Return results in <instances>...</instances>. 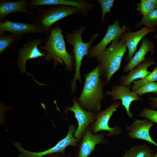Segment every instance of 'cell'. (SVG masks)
I'll list each match as a JSON object with an SVG mask.
<instances>
[{
	"instance_id": "1",
	"label": "cell",
	"mask_w": 157,
	"mask_h": 157,
	"mask_svg": "<svg viewBox=\"0 0 157 157\" xmlns=\"http://www.w3.org/2000/svg\"><path fill=\"white\" fill-rule=\"evenodd\" d=\"M84 77L83 88L77 101L85 110L96 113L100 110L101 101L105 97L103 89L106 83L100 75L98 65L85 74Z\"/></svg>"
},
{
	"instance_id": "2",
	"label": "cell",
	"mask_w": 157,
	"mask_h": 157,
	"mask_svg": "<svg viewBox=\"0 0 157 157\" xmlns=\"http://www.w3.org/2000/svg\"><path fill=\"white\" fill-rule=\"evenodd\" d=\"M63 31L58 23H56L55 28L50 30V34L44 40V46L40 45L39 47L42 50H45L47 53L44 59L48 62L54 60V66L59 63L66 65V70L71 71L75 65L73 53H69L65 47Z\"/></svg>"
},
{
	"instance_id": "3",
	"label": "cell",
	"mask_w": 157,
	"mask_h": 157,
	"mask_svg": "<svg viewBox=\"0 0 157 157\" xmlns=\"http://www.w3.org/2000/svg\"><path fill=\"white\" fill-rule=\"evenodd\" d=\"M127 49L123 33L113 41L100 56L96 58L100 75L106 83H109L113 75L119 70Z\"/></svg>"
},
{
	"instance_id": "4",
	"label": "cell",
	"mask_w": 157,
	"mask_h": 157,
	"mask_svg": "<svg viewBox=\"0 0 157 157\" xmlns=\"http://www.w3.org/2000/svg\"><path fill=\"white\" fill-rule=\"evenodd\" d=\"M85 30V27L82 26L79 29L74 30L72 33H67V42L68 44L73 47L75 60V74L71 85V91L74 93H75L76 89L77 81L78 80L81 84L82 83L80 72L82 61L84 56L88 55L91 45L99 35V33L94 34L89 42H84L82 40L81 35Z\"/></svg>"
},
{
	"instance_id": "5",
	"label": "cell",
	"mask_w": 157,
	"mask_h": 157,
	"mask_svg": "<svg viewBox=\"0 0 157 157\" xmlns=\"http://www.w3.org/2000/svg\"><path fill=\"white\" fill-rule=\"evenodd\" d=\"M51 6L39 10V13L33 20L34 23L39 25L43 28L46 36L49 35L50 28L58 21L72 15L82 14L79 9L74 7Z\"/></svg>"
},
{
	"instance_id": "6",
	"label": "cell",
	"mask_w": 157,
	"mask_h": 157,
	"mask_svg": "<svg viewBox=\"0 0 157 157\" xmlns=\"http://www.w3.org/2000/svg\"><path fill=\"white\" fill-rule=\"evenodd\" d=\"M68 130L67 134L64 138L58 141L53 147L42 151L34 152L27 151L22 147L19 142L13 141L14 145L20 153L18 154V157H43L56 153H60L65 155V150L67 147L69 146L76 147L79 142L73 136V134L76 130L75 126L73 124L69 125Z\"/></svg>"
},
{
	"instance_id": "7",
	"label": "cell",
	"mask_w": 157,
	"mask_h": 157,
	"mask_svg": "<svg viewBox=\"0 0 157 157\" xmlns=\"http://www.w3.org/2000/svg\"><path fill=\"white\" fill-rule=\"evenodd\" d=\"M122 105L121 101H115L105 110L96 112L95 120L89 126L92 131L94 133L100 131H108L106 135L108 137L121 134L122 131V128L118 126L110 127L109 123L114 113Z\"/></svg>"
},
{
	"instance_id": "8",
	"label": "cell",
	"mask_w": 157,
	"mask_h": 157,
	"mask_svg": "<svg viewBox=\"0 0 157 157\" xmlns=\"http://www.w3.org/2000/svg\"><path fill=\"white\" fill-rule=\"evenodd\" d=\"M89 126L75 147L74 157H88L95 151L96 145L109 144L105 136L106 131H101L97 134L94 133Z\"/></svg>"
},
{
	"instance_id": "9",
	"label": "cell",
	"mask_w": 157,
	"mask_h": 157,
	"mask_svg": "<svg viewBox=\"0 0 157 157\" xmlns=\"http://www.w3.org/2000/svg\"><path fill=\"white\" fill-rule=\"evenodd\" d=\"M72 101L73 105L65 108L64 112L66 114L70 111L74 113V117L78 122V127L74 133V136L79 141L86 129L95 120L96 113L84 110L75 98L72 100Z\"/></svg>"
},
{
	"instance_id": "10",
	"label": "cell",
	"mask_w": 157,
	"mask_h": 157,
	"mask_svg": "<svg viewBox=\"0 0 157 157\" xmlns=\"http://www.w3.org/2000/svg\"><path fill=\"white\" fill-rule=\"evenodd\" d=\"M130 30L129 27L125 25L121 27L119 20L116 19L113 24L108 25L107 32L101 40L96 45L90 47L87 56L89 58L99 57L110 43Z\"/></svg>"
},
{
	"instance_id": "11",
	"label": "cell",
	"mask_w": 157,
	"mask_h": 157,
	"mask_svg": "<svg viewBox=\"0 0 157 157\" xmlns=\"http://www.w3.org/2000/svg\"><path fill=\"white\" fill-rule=\"evenodd\" d=\"M42 42V39L41 38H37L32 41L28 40L19 50L17 63L21 73L23 74L25 72L27 75L31 76L35 82L40 85L43 86L45 84L37 81L31 74L26 72L25 68L26 63L28 60L45 56L46 51L42 53L38 48V45Z\"/></svg>"
},
{
	"instance_id": "12",
	"label": "cell",
	"mask_w": 157,
	"mask_h": 157,
	"mask_svg": "<svg viewBox=\"0 0 157 157\" xmlns=\"http://www.w3.org/2000/svg\"><path fill=\"white\" fill-rule=\"evenodd\" d=\"M130 87V85H115L112 87L111 90L106 91V94L110 96L113 101L120 100L122 105L125 109L127 116L129 118H132L133 114L130 110L132 103L135 101H142L143 99L135 92L131 91Z\"/></svg>"
},
{
	"instance_id": "13",
	"label": "cell",
	"mask_w": 157,
	"mask_h": 157,
	"mask_svg": "<svg viewBox=\"0 0 157 157\" xmlns=\"http://www.w3.org/2000/svg\"><path fill=\"white\" fill-rule=\"evenodd\" d=\"M5 31L10 32L20 39L27 33H44L43 28L37 24L15 22L8 19L0 22V35H3Z\"/></svg>"
},
{
	"instance_id": "14",
	"label": "cell",
	"mask_w": 157,
	"mask_h": 157,
	"mask_svg": "<svg viewBox=\"0 0 157 157\" xmlns=\"http://www.w3.org/2000/svg\"><path fill=\"white\" fill-rule=\"evenodd\" d=\"M154 123L147 119H137L126 127L127 135L131 139L142 140L149 142L157 147V143L150 136L149 131Z\"/></svg>"
},
{
	"instance_id": "15",
	"label": "cell",
	"mask_w": 157,
	"mask_h": 157,
	"mask_svg": "<svg viewBox=\"0 0 157 157\" xmlns=\"http://www.w3.org/2000/svg\"><path fill=\"white\" fill-rule=\"evenodd\" d=\"M153 58L147 56L145 60L139 64L136 68L130 71L126 75L121 76L119 80L120 85L127 86L138 79H142L151 72L148 68L151 65L156 64Z\"/></svg>"
},
{
	"instance_id": "16",
	"label": "cell",
	"mask_w": 157,
	"mask_h": 157,
	"mask_svg": "<svg viewBox=\"0 0 157 157\" xmlns=\"http://www.w3.org/2000/svg\"><path fill=\"white\" fill-rule=\"evenodd\" d=\"M29 5L34 7L44 5L73 6L79 9L85 16L94 7L93 4L84 0H33L30 1Z\"/></svg>"
},
{
	"instance_id": "17",
	"label": "cell",
	"mask_w": 157,
	"mask_h": 157,
	"mask_svg": "<svg viewBox=\"0 0 157 157\" xmlns=\"http://www.w3.org/2000/svg\"><path fill=\"white\" fill-rule=\"evenodd\" d=\"M156 31V28L144 27L140 30L132 32L131 30L123 33L125 40L128 53L126 60L128 62L133 57L137 49L139 42L147 34L154 33Z\"/></svg>"
},
{
	"instance_id": "18",
	"label": "cell",
	"mask_w": 157,
	"mask_h": 157,
	"mask_svg": "<svg viewBox=\"0 0 157 157\" xmlns=\"http://www.w3.org/2000/svg\"><path fill=\"white\" fill-rule=\"evenodd\" d=\"M151 54L155 52V46L152 41L146 37L142 40L140 47L135 53L128 63L122 68L124 73L127 72L134 69L145 59V56L148 52Z\"/></svg>"
},
{
	"instance_id": "19",
	"label": "cell",
	"mask_w": 157,
	"mask_h": 157,
	"mask_svg": "<svg viewBox=\"0 0 157 157\" xmlns=\"http://www.w3.org/2000/svg\"><path fill=\"white\" fill-rule=\"evenodd\" d=\"M29 1L27 0L17 1L1 0L0 1V20L3 22L7 15L12 13L22 12L31 15L33 12L29 11L27 7Z\"/></svg>"
},
{
	"instance_id": "20",
	"label": "cell",
	"mask_w": 157,
	"mask_h": 157,
	"mask_svg": "<svg viewBox=\"0 0 157 157\" xmlns=\"http://www.w3.org/2000/svg\"><path fill=\"white\" fill-rule=\"evenodd\" d=\"M152 150L145 144L135 145L126 151L122 157H145Z\"/></svg>"
},
{
	"instance_id": "21",
	"label": "cell",
	"mask_w": 157,
	"mask_h": 157,
	"mask_svg": "<svg viewBox=\"0 0 157 157\" xmlns=\"http://www.w3.org/2000/svg\"><path fill=\"white\" fill-rule=\"evenodd\" d=\"M149 28L157 27V9H155L148 14L143 16L142 19L135 25L136 28L142 26Z\"/></svg>"
},
{
	"instance_id": "22",
	"label": "cell",
	"mask_w": 157,
	"mask_h": 157,
	"mask_svg": "<svg viewBox=\"0 0 157 157\" xmlns=\"http://www.w3.org/2000/svg\"><path fill=\"white\" fill-rule=\"evenodd\" d=\"M20 39L15 35L9 34L0 35V54L6 50L15 46Z\"/></svg>"
},
{
	"instance_id": "23",
	"label": "cell",
	"mask_w": 157,
	"mask_h": 157,
	"mask_svg": "<svg viewBox=\"0 0 157 157\" xmlns=\"http://www.w3.org/2000/svg\"><path fill=\"white\" fill-rule=\"evenodd\" d=\"M156 81H157V66L145 78L134 81L132 87V91L135 92L139 87L144 84Z\"/></svg>"
},
{
	"instance_id": "24",
	"label": "cell",
	"mask_w": 157,
	"mask_h": 157,
	"mask_svg": "<svg viewBox=\"0 0 157 157\" xmlns=\"http://www.w3.org/2000/svg\"><path fill=\"white\" fill-rule=\"evenodd\" d=\"M137 6V10L143 16L147 15L153 10L157 9V6L149 0H141Z\"/></svg>"
},
{
	"instance_id": "25",
	"label": "cell",
	"mask_w": 157,
	"mask_h": 157,
	"mask_svg": "<svg viewBox=\"0 0 157 157\" xmlns=\"http://www.w3.org/2000/svg\"><path fill=\"white\" fill-rule=\"evenodd\" d=\"M134 92L139 97L149 93H154L157 95V83L152 82L146 83L139 87Z\"/></svg>"
},
{
	"instance_id": "26",
	"label": "cell",
	"mask_w": 157,
	"mask_h": 157,
	"mask_svg": "<svg viewBox=\"0 0 157 157\" xmlns=\"http://www.w3.org/2000/svg\"><path fill=\"white\" fill-rule=\"evenodd\" d=\"M101 9V22L105 24L104 18L106 13H109L111 15L110 9L113 6L115 1L114 0H98Z\"/></svg>"
},
{
	"instance_id": "27",
	"label": "cell",
	"mask_w": 157,
	"mask_h": 157,
	"mask_svg": "<svg viewBox=\"0 0 157 157\" xmlns=\"http://www.w3.org/2000/svg\"><path fill=\"white\" fill-rule=\"evenodd\" d=\"M138 117L145 118L157 124V110L144 107L140 112Z\"/></svg>"
},
{
	"instance_id": "28",
	"label": "cell",
	"mask_w": 157,
	"mask_h": 157,
	"mask_svg": "<svg viewBox=\"0 0 157 157\" xmlns=\"http://www.w3.org/2000/svg\"><path fill=\"white\" fill-rule=\"evenodd\" d=\"M149 101L150 108V109L154 110L157 108V97H151L149 96L148 97Z\"/></svg>"
},
{
	"instance_id": "29",
	"label": "cell",
	"mask_w": 157,
	"mask_h": 157,
	"mask_svg": "<svg viewBox=\"0 0 157 157\" xmlns=\"http://www.w3.org/2000/svg\"><path fill=\"white\" fill-rule=\"evenodd\" d=\"M47 157H72V156L71 153L65 156L63 155L60 153H56L48 155Z\"/></svg>"
},
{
	"instance_id": "30",
	"label": "cell",
	"mask_w": 157,
	"mask_h": 157,
	"mask_svg": "<svg viewBox=\"0 0 157 157\" xmlns=\"http://www.w3.org/2000/svg\"><path fill=\"white\" fill-rule=\"evenodd\" d=\"M154 152L153 150H152L145 157H154Z\"/></svg>"
},
{
	"instance_id": "31",
	"label": "cell",
	"mask_w": 157,
	"mask_h": 157,
	"mask_svg": "<svg viewBox=\"0 0 157 157\" xmlns=\"http://www.w3.org/2000/svg\"><path fill=\"white\" fill-rule=\"evenodd\" d=\"M149 1L157 6V0H149Z\"/></svg>"
},
{
	"instance_id": "32",
	"label": "cell",
	"mask_w": 157,
	"mask_h": 157,
	"mask_svg": "<svg viewBox=\"0 0 157 157\" xmlns=\"http://www.w3.org/2000/svg\"><path fill=\"white\" fill-rule=\"evenodd\" d=\"M153 38L154 39H157V34L156 35H154L153 36Z\"/></svg>"
},
{
	"instance_id": "33",
	"label": "cell",
	"mask_w": 157,
	"mask_h": 157,
	"mask_svg": "<svg viewBox=\"0 0 157 157\" xmlns=\"http://www.w3.org/2000/svg\"><path fill=\"white\" fill-rule=\"evenodd\" d=\"M154 157H157V151L154 153Z\"/></svg>"
}]
</instances>
